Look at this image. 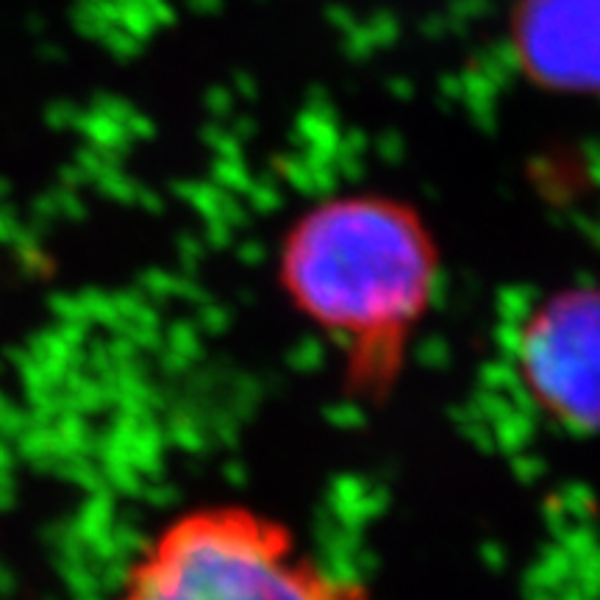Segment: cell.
I'll return each instance as SVG.
<instances>
[{
    "instance_id": "1",
    "label": "cell",
    "mask_w": 600,
    "mask_h": 600,
    "mask_svg": "<svg viewBox=\"0 0 600 600\" xmlns=\"http://www.w3.org/2000/svg\"><path fill=\"white\" fill-rule=\"evenodd\" d=\"M278 276L294 311L339 344L350 389L387 398L437 289L439 253L422 217L387 194L317 200L289 226Z\"/></svg>"
},
{
    "instance_id": "2",
    "label": "cell",
    "mask_w": 600,
    "mask_h": 600,
    "mask_svg": "<svg viewBox=\"0 0 600 600\" xmlns=\"http://www.w3.org/2000/svg\"><path fill=\"white\" fill-rule=\"evenodd\" d=\"M120 600H370L294 548L281 522L244 506L176 517L139 556Z\"/></svg>"
},
{
    "instance_id": "3",
    "label": "cell",
    "mask_w": 600,
    "mask_h": 600,
    "mask_svg": "<svg viewBox=\"0 0 600 600\" xmlns=\"http://www.w3.org/2000/svg\"><path fill=\"white\" fill-rule=\"evenodd\" d=\"M517 372L559 426L600 433V283L559 289L522 320Z\"/></svg>"
},
{
    "instance_id": "4",
    "label": "cell",
    "mask_w": 600,
    "mask_h": 600,
    "mask_svg": "<svg viewBox=\"0 0 600 600\" xmlns=\"http://www.w3.org/2000/svg\"><path fill=\"white\" fill-rule=\"evenodd\" d=\"M509 42L533 83L600 98V0H517Z\"/></svg>"
}]
</instances>
